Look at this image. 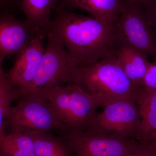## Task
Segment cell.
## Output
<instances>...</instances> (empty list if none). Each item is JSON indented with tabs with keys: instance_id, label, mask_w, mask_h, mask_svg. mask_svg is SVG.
<instances>
[{
	"instance_id": "17",
	"label": "cell",
	"mask_w": 156,
	"mask_h": 156,
	"mask_svg": "<svg viewBox=\"0 0 156 156\" xmlns=\"http://www.w3.org/2000/svg\"><path fill=\"white\" fill-rule=\"evenodd\" d=\"M20 97L19 91L10 83L8 78L0 80V138L5 134L4 125L12 107L11 104Z\"/></svg>"
},
{
	"instance_id": "22",
	"label": "cell",
	"mask_w": 156,
	"mask_h": 156,
	"mask_svg": "<svg viewBox=\"0 0 156 156\" xmlns=\"http://www.w3.org/2000/svg\"><path fill=\"white\" fill-rule=\"evenodd\" d=\"M5 58L2 54L0 53V80L8 79V74L4 72L2 68L3 62Z\"/></svg>"
},
{
	"instance_id": "2",
	"label": "cell",
	"mask_w": 156,
	"mask_h": 156,
	"mask_svg": "<svg viewBox=\"0 0 156 156\" xmlns=\"http://www.w3.org/2000/svg\"><path fill=\"white\" fill-rule=\"evenodd\" d=\"M36 92L50 101L64 128L63 132L87 130L96 110L102 106L99 98L88 94L77 83L45 88Z\"/></svg>"
},
{
	"instance_id": "3",
	"label": "cell",
	"mask_w": 156,
	"mask_h": 156,
	"mask_svg": "<svg viewBox=\"0 0 156 156\" xmlns=\"http://www.w3.org/2000/svg\"><path fill=\"white\" fill-rule=\"evenodd\" d=\"M77 84L88 94L99 98L102 107L117 99L135 98L136 89L115 55L80 66Z\"/></svg>"
},
{
	"instance_id": "11",
	"label": "cell",
	"mask_w": 156,
	"mask_h": 156,
	"mask_svg": "<svg viewBox=\"0 0 156 156\" xmlns=\"http://www.w3.org/2000/svg\"><path fill=\"white\" fill-rule=\"evenodd\" d=\"M123 0H60L58 5L71 10L80 9L103 22L114 23L119 15Z\"/></svg>"
},
{
	"instance_id": "23",
	"label": "cell",
	"mask_w": 156,
	"mask_h": 156,
	"mask_svg": "<svg viewBox=\"0 0 156 156\" xmlns=\"http://www.w3.org/2000/svg\"><path fill=\"white\" fill-rule=\"evenodd\" d=\"M125 1L139 5L144 9L150 4L152 0H125Z\"/></svg>"
},
{
	"instance_id": "18",
	"label": "cell",
	"mask_w": 156,
	"mask_h": 156,
	"mask_svg": "<svg viewBox=\"0 0 156 156\" xmlns=\"http://www.w3.org/2000/svg\"><path fill=\"white\" fill-rule=\"evenodd\" d=\"M137 89L148 91H156V60L149 62L141 85Z\"/></svg>"
},
{
	"instance_id": "19",
	"label": "cell",
	"mask_w": 156,
	"mask_h": 156,
	"mask_svg": "<svg viewBox=\"0 0 156 156\" xmlns=\"http://www.w3.org/2000/svg\"><path fill=\"white\" fill-rule=\"evenodd\" d=\"M22 12L20 0H0V17L13 15Z\"/></svg>"
},
{
	"instance_id": "6",
	"label": "cell",
	"mask_w": 156,
	"mask_h": 156,
	"mask_svg": "<svg viewBox=\"0 0 156 156\" xmlns=\"http://www.w3.org/2000/svg\"><path fill=\"white\" fill-rule=\"evenodd\" d=\"M114 24L119 41L156 60V34L143 7L123 0Z\"/></svg>"
},
{
	"instance_id": "20",
	"label": "cell",
	"mask_w": 156,
	"mask_h": 156,
	"mask_svg": "<svg viewBox=\"0 0 156 156\" xmlns=\"http://www.w3.org/2000/svg\"><path fill=\"white\" fill-rule=\"evenodd\" d=\"M123 156H156V149L149 142L141 141L135 149Z\"/></svg>"
},
{
	"instance_id": "13",
	"label": "cell",
	"mask_w": 156,
	"mask_h": 156,
	"mask_svg": "<svg viewBox=\"0 0 156 156\" xmlns=\"http://www.w3.org/2000/svg\"><path fill=\"white\" fill-rule=\"evenodd\" d=\"M134 100L141 121L137 140L148 142L151 134L156 131V91L136 89Z\"/></svg>"
},
{
	"instance_id": "14",
	"label": "cell",
	"mask_w": 156,
	"mask_h": 156,
	"mask_svg": "<svg viewBox=\"0 0 156 156\" xmlns=\"http://www.w3.org/2000/svg\"><path fill=\"white\" fill-rule=\"evenodd\" d=\"M60 0H21V8L36 32L43 30L52 19V12L58 7Z\"/></svg>"
},
{
	"instance_id": "1",
	"label": "cell",
	"mask_w": 156,
	"mask_h": 156,
	"mask_svg": "<svg viewBox=\"0 0 156 156\" xmlns=\"http://www.w3.org/2000/svg\"><path fill=\"white\" fill-rule=\"evenodd\" d=\"M53 12L50 23L42 30L58 37L80 66L115 55L119 39L114 22H103L59 6Z\"/></svg>"
},
{
	"instance_id": "4",
	"label": "cell",
	"mask_w": 156,
	"mask_h": 156,
	"mask_svg": "<svg viewBox=\"0 0 156 156\" xmlns=\"http://www.w3.org/2000/svg\"><path fill=\"white\" fill-rule=\"evenodd\" d=\"M46 36L47 44L36 76L21 96L45 88L78 83L80 65L58 37L52 34Z\"/></svg>"
},
{
	"instance_id": "10",
	"label": "cell",
	"mask_w": 156,
	"mask_h": 156,
	"mask_svg": "<svg viewBox=\"0 0 156 156\" xmlns=\"http://www.w3.org/2000/svg\"><path fill=\"white\" fill-rule=\"evenodd\" d=\"M37 32L26 20L13 15L0 17V53L5 57L17 56Z\"/></svg>"
},
{
	"instance_id": "15",
	"label": "cell",
	"mask_w": 156,
	"mask_h": 156,
	"mask_svg": "<svg viewBox=\"0 0 156 156\" xmlns=\"http://www.w3.org/2000/svg\"><path fill=\"white\" fill-rule=\"evenodd\" d=\"M33 140L35 156H74L64 137L51 132L30 133Z\"/></svg>"
},
{
	"instance_id": "8",
	"label": "cell",
	"mask_w": 156,
	"mask_h": 156,
	"mask_svg": "<svg viewBox=\"0 0 156 156\" xmlns=\"http://www.w3.org/2000/svg\"><path fill=\"white\" fill-rule=\"evenodd\" d=\"M66 140L74 156H123L134 151L141 141L116 135L87 131L59 134Z\"/></svg>"
},
{
	"instance_id": "21",
	"label": "cell",
	"mask_w": 156,
	"mask_h": 156,
	"mask_svg": "<svg viewBox=\"0 0 156 156\" xmlns=\"http://www.w3.org/2000/svg\"><path fill=\"white\" fill-rule=\"evenodd\" d=\"M144 9L156 35V0H152L150 4Z\"/></svg>"
},
{
	"instance_id": "16",
	"label": "cell",
	"mask_w": 156,
	"mask_h": 156,
	"mask_svg": "<svg viewBox=\"0 0 156 156\" xmlns=\"http://www.w3.org/2000/svg\"><path fill=\"white\" fill-rule=\"evenodd\" d=\"M0 156H35L30 133L10 131L0 138Z\"/></svg>"
},
{
	"instance_id": "24",
	"label": "cell",
	"mask_w": 156,
	"mask_h": 156,
	"mask_svg": "<svg viewBox=\"0 0 156 156\" xmlns=\"http://www.w3.org/2000/svg\"><path fill=\"white\" fill-rule=\"evenodd\" d=\"M148 142L156 149V131L151 134L149 138Z\"/></svg>"
},
{
	"instance_id": "12",
	"label": "cell",
	"mask_w": 156,
	"mask_h": 156,
	"mask_svg": "<svg viewBox=\"0 0 156 156\" xmlns=\"http://www.w3.org/2000/svg\"><path fill=\"white\" fill-rule=\"evenodd\" d=\"M116 57L136 89L141 85L149 62L144 54L119 40Z\"/></svg>"
},
{
	"instance_id": "7",
	"label": "cell",
	"mask_w": 156,
	"mask_h": 156,
	"mask_svg": "<svg viewBox=\"0 0 156 156\" xmlns=\"http://www.w3.org/2000/svg\"><path fill=\"white\" fill-rule=\"evenodd\" d=\"M102 107V111L96 114L86 131L137 140L141 121L134 99H117Z\"/></svg>"
},
{
	"instance_id": "9",
	"label": "cell",
	"mask_w": 156,
	"mask_h": 156,
	"mask_svg": "<svg viewBox=\"0 0 156 156\" xmlns=\"http://www.w3.org/2000/svg\"><path fill=\"white\" fill-rule=\"evenodd\" d=\"M46 37L43 30L37 32L29 44L16 56L13 67L7 74L9 82L18 90L20 96L36 76L44 53V42Z\"/></svg>"
},
{
	"instance_id": "5",
	"label": "cell",
	"mask_w": 156,
	"mask_h": 156,
	"mask_svg": "<svg viewBox=\"0 0 156 156\" xmlns=\"http://www.w3.org/2000/svg\"><path fill=\"white\" fill-rule=\"evenodd\" d=\"M17 105L11 107L5 122L10 131L26 133L64 131L50 101L38 92L20 96Z\"/></svg>"
}]
</instances>
